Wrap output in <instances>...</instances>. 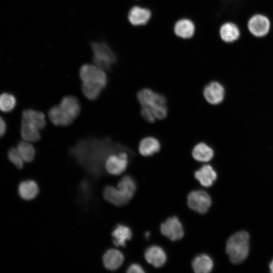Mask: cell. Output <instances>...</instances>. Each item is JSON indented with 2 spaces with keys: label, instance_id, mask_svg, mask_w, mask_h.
<instances>
[{
  "label": "cell",
  "instance_id": "obj_1",
  "mask_svg": "<svg viewBox=\"0 0 273 273\" xmlns=\"http://www.w3.org/2000/svg\"><path fill=\"white\" fill-rule=\"evenodd\" d=\"M79 74L84 96L90 100L97 99L107 84L108 78L105 71L95 64H84L81 66Z\"/></svg>",
  "mask_w": 273,
  "mask_h": 273
},
{
  "label": "cell",
  "instance_id": "obj_2",
  "mask_svg": "<svg viewBox=\"0 0 273 273\" xmlns=\"http://www.w3.org/2000/svg\"><path fill=\"white\" fill-rule=\"evenodd\" d=\"M80 110V103L78 99L68 95L64 97L59 104L50 108L48 116L54 125L66 126L78 116Z\"/></svg>",
  "mask_w": 273,
  "mask_h": 273
},
{
  "label": "cell",
  "instance_id": "obj_3",
  "mask_svg": "<svg viewBox=\"0 0 273 273\" xmlns=\"http://www.w3.org/2000/svg\"><path fill=\"white\" fill-rule=\"evenodd\" d=\"M46 116L42 112L26 109L22 114L20 133L22 139L35 142L40 139L39 131L46 125Z\"/></svg>",
  "mask_w": 273,
  "mask_h": 273
},
{
  "label": "cell",
  "instance_id": "obj_4",
  "mask_svg": "<svg viewBox=\"0 0 273 273\" xmlns=\"http://www.w3.org/2000/svg\"><path fill=\"white\" fill-rule=\"evenodd\" d=\"M141 107L149 110L158 120L164 119L167 115L166 99L164 95L149 88L140 89L136 95Z\"/></svg>",
  "mask_w": 273,
  "mask_h": 273
},
{
  "label": "cell",
  "instance_id": "obj_5",
  "mask_svg": "<svg viewBox=\"0 0 273 273\" xmlns=\"http://www.w3.org/2000/svg\"><path fill=\"white\" fill-rule=\"evenodd\" d=\"M249 235L241 231L232 235L227 240L226 252L230 261L239 264L247 257L249 251Z\"/></svg>",
  "mask_w": 273,
  "mask_h": 273
},
{
  "label": "cell",
  "instance_id": "obj_6",
  "mask_svg": "<svg viewBox=\"0 0 273 273\" xmlns=\"http://www.w3.org/2000/svg\"><path fill=\"white\" fill-rule=\"evenodd\" d=\"M94 64L104 71H110L117 60L116 56L111 49L105 42H92Z\"/></svg>",
  "mask_w": 273,
  "mask_h": 273
},
{
  "label": "cell",
  "instance_id": "obj_7",
  "mask_svg": "<svg viewBox=\"0 0 273 273\" xmlns=\"http://www.w3.org/2000/svg\"><path fill=\"white\" fill-rule=\"evenodd\" d=\"M270 19L262 13H255L248 19L246 27L253 36L261 38L266 36L271 29Z\"/></svg>",
  "mask_w": 273,
  "mask_h": 273
},
{
  "label": "cell",
  "instance_id": "obj_8",
  "mask_svg": "<svg viewBox=\"0 0 273 273\" xmlns=\"http://www.w3.org/2000/svg\"><path fill=\"white\" fill-rule=\"evenodd\" d=\"M127 149L110 155L105 161L107 171L112 175H119L126 169L128 163Z\"/></svg>",
  "mask_w": 273,
  "mask_h": 273
},
{
  "label": "cell",
  "instance_id": "obj_9",
  "mask_svg": "<svg viewBox=\"0 0 273 273\" xmlns=\"http://www.w3.org/2000/svg\"><path fill=\"white\" fill-rule=\"evenodd\" d=\"M188 206L193 211L200 214L206 213L211 205L210 196L205 191H192L188 196Z\"/></svg>",
  "mask_w": 273,
  "mask_h": 273
},
{
  "label": "cell",
  "instance_id": "obj_10",
  "mask_svg": "<svg viewBox=\"0 0 273 273\" xmlns=\"http://www.w3.org/2000/svg\"><path fill=\"white\" fill-rule=\"evenodd\" d=\"M133 195L124 188L118 187L115 188L110 186L106 187L103 191L105 199L117 206L126 204L131 200Z\"/></svg>",
  "mask_w": 273,
  "mask_h": 273
},
{
  "label": "cell",
  "instance_id": "obj_11",
  "mask_svg": "<svg viewBox=\"0 0 273 273\" xmlns=\"http://www.w3.org/2000/svg\"><path fill=\"white\" fill-rule=\"evenodd\" d=\"M160 231L163 235L173 241L180 240L184 234L182 224L176 216L170 217L163 222Z\"/></svg>",
  "mask_w": 273,
  "mask_h": 273
},
{
  "label": "cell",
  "instance_id": "obj_12",
  "mask_svg": "<svg viewBox=\"0 0 273 273\" xmlns=\"http://www.w3.org/2000/svg\"><path fill=\"white\" fill-rule=\"evenodd\" d=\"M152 13L151 10L140 6H134L129 10L127 19L130 24L134 26L147 25L151 20Z\"/></svg>",
  "mask_w": 273,
  "mask_h": 273
},
{
  "label": "cell",
  "instance_id": "obj_13",
  "mask_svg": "<svg viewBox=\"0 0 273 273\" xmlns=\"http://www.w3.org/2000/svg\"><path fill=\"white\" fill-rule=\"evenodd\" d=\"M224 94L223 85L216 81L208 83L203 89L205 99L208 103L213 105L221 103L224 99Z\"/></svg>",
  "mask_w": 273,
  "mask_h": 273
},
{
  "label": "cell",
  "instance_id": "obj_14",
  "mask_svg": "<svg viewBox=\"0 0 273 273\" xmlns=\"http://www.w3.org/2000/svg\"><path fill=\"white\" fill-rule=\"evenodd\" d=\"M218 34L223 42L226 43H233L240 38L241 31L235 23L226 21L219 26Z\"/></svg>",
  "mask_w": 273,
  "mask_h": 273
},
{
  "label": "cell",
  "instance_id": "obj_15",
  "mask_svg": "<svg viewBox=\"0 0 273 273\" xmlns=\"http://www.w3.org/2000/svg\"><path fill=\"white\" fill-rule=\"evenodd\" d=\"M173 30L177 37L183 39H188L194 35L196 28L194 23L191 19L182 18L175 22Z\"/></svg>",
  "mask_w": 273,
  "mask_h": 273
},
{
  "label": "cell",
  "instance_id": "obj_16",
  "mask_svg": "<svg viewBox=\"0 0 273 273\" xmlns=\"http://www.w3.org/2000/svg\"><path fill=\"white\" fill-rule=\"evenodd\" d=\"M146 261L156 267L164 264L166 261V255L164 250L159 246L153 245L148 247L145 253Z\"/></svg>",
  "mask_w": 273,
  "mask_h": 273
},
{
  "label": "cell",
  "instance_id": "obj_17",
  "mask_svg": "<svg viewBox=\"0 0 273 273\" xmlns=\"http://www.w3.org/2000/svg\"><path fill=\"white\" fill-rule=\"evenodd\" d=\"M195 177L205 187L211 186L217 178V173L212 166L203 165L194 174Z\"/></svg>",
  "mask_w": 273,
  "mask_h": 273
},
{
  "label": "cell",
  "instance_id": "obj_18",
  "mask_svg": "<svg viewBox=\"0 0 273 273\" xmlns=\"http://www.w3.org/2000/svg\"><path fill=\"white\" fill-rule=\"evenodd\" d=\"M161 148L159 141L155 137L146 136L140 141L138 149L139 152L143 156H151L158 153Z\"/></svg>",
  "mask_w": 273,
  "mask_h": 273
},
{
  "label": "cell",
  "instance_id": "obj_19",
  "mask_svg": "<svg viewBox=\"0 0 273 273\" xmlns=\"http://www.w3.org/2000/svg\"><path fill=\"white\" fill-rule=\"evenodd\" d=\"M124 256L118 250L111 249L104 254L103 261L105 267L109 270L118 269L123 263Z\"/></svg>",
  "mask_w": 273,
  "mask_h": 273
},
{
  "label": "cell",
  "instance_id": "obj_20",
  "mask_svg": "<svg viewBox=\"0 0 273 273\" xmlns=\"http://www.w3.org/2000/svg\"><path fill=\"white\" fill-rule=\"evenodd\" d=\"M192 154L195 160L201 162H207L213 158L214 151L206 143L200 142L193 147Z\"/></svg>",
  "mask_w": 273,
  "mask_h": 273
},
{
  "label": "cell",
  "instance_id": "obj_21",
  "mask_svg": "<svg viewBox=\"0 0 273 273\" xmlns=\"http://www.w3.org/2000/svg\"><path fill=\"white\" fill-rule=\"evenodd\" d=\"M192 265L194 271L196 273H208L212 270L213 262L208 255L201 254L194 258Z\"/></svg>",
  "mask_w": 273,
  "mask_h": 273
},
{
  "label": "cell",
  "instance_id": "obj_22",
  "mask_svg": "<svg viewBox=\"0 0 273 273\" xmlns=\"http://www.w3.org/2000/svg\"><path fill=\"white\" fill-rule=\"evenodd\" d=\"M38 191L37 184L32 180L23 181L18 187L19 196L25 200L34 199L37 195Z\"/></svg>",
  "mask_w": 273,
  "mask_h": 273
},
{
  "label": "cell",
  "instance_id": "obj_23",
  "mask_svg": "<svg viewBox=\"0 0 273 273\" xmlns=\"http://www.w3.org/2000/svg\"><path fill=\"white\" fill-rule=\"evenodd\" d=\"M113 242L116 246L124 247L127 241L132 237V232L128 226L119 224L112 232Z\"/></svg>",
  "mask_w": 273,
  "mask_h": 273
},
{
  "label": "cell",
  "instance_id": "obj_24",
  "mask_svg": "<svg viewBox=\"0 0 273 273\" xmlns=\"http://www.w3.org/2000/svg\"><path fill=\"white\" fill-rule=\"evenodd\" d=\"M16 148L24 162H30L34 160L35 150L30 142L22 141L18 144Z\"/></svg>",
  "mask_w": 273,
  "mask_h": 273
},
{
  "label": "cell",
  "instance_id": "obj_25",
  "mask_svg": "<svg viewBox=\"0 0 273 273\" xmlns=\"http://www.w3.org/2000/svg\"><path fill=\"white\" fill-rule=\"evenodd\" d=\"M16 105V99L12 94L3 93L0 95V110L3 112L12 111Z\"/></svg>",
  "mask_w": 273,
  "mask_h": 273
},
{
  "label": "cell",
  "instance_id": "obj_26",
  "mask_svg": "<svg viewBox=\"0 0 273 273\" xmlns=\"http://www.w3.org/2000/svg\"><path fill=\"white\" fill-rule=\"evenodd\" d=\"M8 157L10 162L18 169H20L23 167L24 161L16 148H12L8 151Z\"/></svg>",
  "mask_w": 273,
  "mask_h": 273
},
{
  "label": "cell",
  "instance_id": "obj_27",
  "mask_svg": "<svg viewBox=\"0 0 273 273\" xmlns=\"http://www.w3.org/2000/svg\"><path fill=\"white\" fill-rule=\"evenodd\" d=\"M141 114L144 119L150 123H153L156 119L153 114L148 109L141 107Z\"/></svg>",
  "mask_w": 273,
  "mask_h": 273
},
{
  "label": "cell",
  "instance_id": "obj_28",
  "mask_svg": "<svg viewBox=\"0 0 273 273\" xmlns=\"http://www.w3.org/2000/svg\"><path fill=\"white\" fill-rule=\"evenodd\" d=\"M127 272L128 273H142L144 272L145 271L140 264L133 263L128 267Z\"/></svg>",
  "mask_w": 273,
  "mask_h": 273
},
{
  "label": "cell",
  "instance_id": "obj_29",
  "mask_svg": "<svg viewBox=\"0 0 273 273\" xmlns=\"http://www.w3.org/2000/svg\"><path fill=\"white\" fill-rule=\"evenodd\" d=\"M6 128V123L5 120L1 116H0V138L5 133Z\"/></svg>",
  "mask_w": 273,
  "mask_h": 273
},
{
  "label": "cell",
  "instance_id": "obj_30",
  "mask_svg": "<svg viewBox=\"0 0 273 273\" xmlns=\"http://www.w3.org/2000/svg\"><path fill=\"white\" fill-rule=\"evenodd\" d=\"M269 267L270 272L273 273V259L272 260V261L270 263V264L269 265Z\"/></svg>",
  "mask_w": 273,
  "mask_h": 273
},
{
  "label": "cell",
  "instance_id": "obj_31",
  "mask_svg": "<svg viewBox=\"0 0 273 273\" xmlns=\"http://www.w3.org/2000/svg\"><path fill=\"white\" fill-rule=\"evenodd\" d=\"M149 235H150L149 232H147V233L145 234V236H146L147 238H148V237H149Z\"/></svg>",
  "mask_w": 273,
  "mask_h": 273
},
{
  "label": "cell",
  "instance_id": "obj_32",
  "mask_svg": "<svg viewBox=\"0 0 273 273\" xmlns=\"http://www.w3.org/2000/svg\"><path fill=\"white\" fill-rule=\"evenodd\" d=\"M136 1H138V0H136Z\"/></svg>",
  "mask_w": 273,
  "mask_h": 273
}]
</instances>
